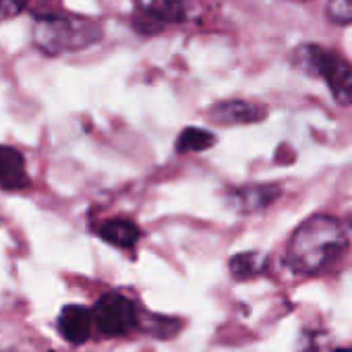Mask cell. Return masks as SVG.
<instances>
[{
  "mask_svg": "<svg viewBox=\"0 0 352 352\" xmlns=\"http://www.w3.org/2000/svg\"><path fill=\"white\" fill-rule=\"evenodd\" d=\"M348 232L333 216L307 218L290 236L286 265L300 276H317L331 267L348 249Z\"/></svg>",
  "mask_w": 352,
  "mask_h": 352,
  "instance_id": "1",
  "label": "cell"
},
{
  "mask_svg": "<svg viewBox=\"0 0 352 352\" xmlns=\"http://www.w3.org/2000/svg\"><path fill=\"white\" fill-rule=\"evenodd\" d=\"M104 30L100 21L89 17H77V15H60V13L38 15L32 30L36 48H40L44 54L50 56L85 50L96 42H100Z\"/></svg>",
  "mask_w": 352,
  "mask_h": 352,
  "instance_id": "2",
  "label": "cell"
},
{
  "mask_svg": "<svg viewBox=\"0 0 352 352\" xmlns=\"http://www.w3.org/2000/svg\"><path fill=\"white\" fill-rule=\"evenodd\" d=\"M91 311H94L96 333L102 338H108V340L129 338L135 331L145 329L137 302L122 292L102 294L91 307Z\"/></svg>",
  "mask_w": 352,
  "mask_h": 352,
  "instance_id": "3",
  "label": "cell"
},
{
  "mask_svg": "<svg viewBox=\"0 0 352 352\" xmlns=\"http://www.w3.org/2000/svg\"><path fill=\"white\" fill-rule=\"evenodd\" d=\"M298 67L321 77L333 98L342 104H352V65L336 52L321 46H302L296 52Z\"/></svg>",
  "mask_w": 352,
  "mask_h": 352,
  "instance_id": "4",
  "label": "cell"
},
{
  "mask_svg": "<svg viewBox=\"0 0 352 352\" xmlns=\"http://www.w3.org/2000/svg\"><path fill=\"white\" fill-rule=\"evenodd\" d=\"M60 336L73 344L81 346L85 344L94 333H96V323H94V311L85 305H67L60 309L58 319H56Z\"/></svg>",
  "mask_w": 352,
  "mask_h": 352,
  "instance_id": "5",
  "label": "cell"
},
{
  "mask_svg": "<svg viewBox=\"0 0 352 352\" xmlns=\"http://www.w3.org/2000/svg\"><path fill=\"white\" fill-rule=\"evenodd\" d=\"M267 114L265 106L249 100H226L218 102L210 110V120L222 126H239V124H253L263 120Z\"/></svg>",
  "mask_w": 352,
  "mask_h": 352,
  "instance_id": "6",
  "label": "cell"
},
{
  "mask_svg": "<svg viewBox=\"0 0 352 352\" xmlns=\"http://www.w3.org/2000/svg\"><path fill=\"white\" fill-rule=\"evenodd\" d=\"M139 19L147 21L151 30H157L164 23H179L187 15L185 0H135Z\"/></svg>",
  "mask_w": 352,
  "mask_h": 352,
  "instance_id": "7",
  "label": "cell"
},
{
  "mask_svg": "<svg viewBox=\"0 0 352 352\" xmlns=\"http://www.w3.org/2000/svg\"><path fill=\"white\" fill-rule=\"evenodd\" d=\"M32 183L25 157L15 147L0 145V189L3 191H23Z\"/></svg>",
  "mask_w": 352,
  "mask_h": 352,
  "instance_id": "8",
  "label": "cell"
},
{
  "mask_svg": "<svg viewBox=\"0 0 352 352\" xmlns=\"http://www.w3.org/2000/svg\"><path fill=\"white\" fill-rule=\"evenodd\" d=\"M280 197V187L278 185H251L236 189L232 193V206L241 214H255L270 204H274Z\"/></svg>",
  "mask_w": 352,
  "mask_h": 352,
  "instance_id": "9",
  "label": "cell"
},
{
  "mask_svg": "<svg viewBox=\"0 0 352 352\" xmlns=\"http://www.w3.org/2000/svg\"><path fill=\"white\" fill-rule=\"evenodd\" d=\"M98 236L102 241H106L108 245L129 251L135 249L139 239H141V230L135 222L124 220V218H114V220H106L104 224L98 226Z\"/></svg>",
  "mask_w": 352,
  "mask_h": 352,
  "instance_id": "10",
  "label": "cell"
},
{
  "mask_svg": "<svg viewBox=\"0 0 352 352\" xmlns=\"http://www.w3.org/2000/svg\"><path fill=\"white\" fill-rule=\"evenodd\" d=\"M267 265H270L267 257L257 251L239 253V255L230 257V261H228L230 274L236 282H247V280H255V278L263 276L267 272Z\"/></svg>",
  "mask_w": 352,
  "mask_h": 352,
  "instance_id": "11",
  "label": "cell"
},
{
  "mask_svg": "<svg viewBox=\"0 0 352 352\" xmlns=\"http://www.w3.org/2000/svg\"><path fill=\"white\" fill-rule=\"evenodd\" d=\"M216 143V137L199 126H189L179 135V141H176V149L183 153H191V151H206Z\"/></svg>",
  "mask_w": 352,
  "mask_h": 352,
  "instance_id": "12",
  "label": "cell"
},
{
  "mask_svg": "<svg viewBox=\"0 0 352 352\" xmlns=\"http://www.w3.org/2000/svg\"><path fill=\"white\" fill-rule=\"evenodd\" d=\"M298 352H352V348H342L325 331H305Z\"/></svg>",
  "mask_w": 352,
  "mask_h": 352,
  "instance_id": "13",
  "label": "cell"
},
{
  "mask_svg": "<svg viewBox=\"0 0 352 352\" xmlns=\"http://www.w3.org/2000/svg\"><path fill=\"white\" fill-rule=\"evenodd\" d=\"M327 17L340 25L352 23V0H329Z\"/></svg>",
  "mask_w": 352,
  "mask_h": 352,
  "instance_id": "14",
  "label": "cell"
},
{
  "mask_svg": "<svg viewBox=\"0 0 352 352\" xmlns=\"http://www.w3.org/2000/svg\"><path fill=\"white\" fill-rule=\"evenodd\" d=\"M30 0H0V21L13 19L28 9Z\"/></svg>",
  "mask_w": 352,
  "mask_h": 352,
  "instance_id": "15",
  "label": "cell"
}]
</instances>
